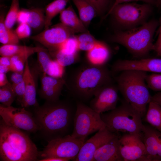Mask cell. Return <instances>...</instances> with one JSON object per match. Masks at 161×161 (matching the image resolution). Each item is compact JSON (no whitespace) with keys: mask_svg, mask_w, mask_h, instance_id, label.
Instances as JSON below:
<instances>
[{"mask_svg":"<svg viewBox=\"0 0 161 161\" xmlns=\"http://www.w3.org/2000/svg\"><path fill=\"white\" fill-rule=\"evenodd\" d=\"M76 110L68 100L46 101L35 107L34 117L42 137L47 142L71 135Z\"/></svg>","mask_w":161,"mask_h":161,"instance_id":"6da1fadb","label":"cell"},{"mask_svg":"<svg viewBox=\"0 0 161 161\" xmlns=\"http://www.w3.org/2000/svg\"><path fill=\"white\" fill-rule=\"evenodd\" d=\"M112 83L111 73L105 64L95 65L89 63L73 70L65 80V85L74 97L83 103Z\"/></svg>","mask_w":161,"mask_h":161,"instance_id":"7a4b0ae2","label":"cell"},{"mask_svg":"<svg viewBox=\"0 0 161 161\" xmlns=\"http://www.w3.org/2000/svg\"><path fill=\"white\" fill-rule=\"evenodd\" d=\"M38 153L35 144L27 134L1 120V160L35 161L38 160Z\"/></svg>","mask_w":161,"mask_h":161,"instance_id":"3957f363","label":"cell"},{"mask_svg":"<svg viewBox=\"0 0 161 161\" xmlns=\"http://www.w3.org/2000/svg\"><path fill=\"white\" fill-rule=\"evenodd\" d=\"M147 72L137 70L121 72L115 77L117 86L125 100L136 110L143 118L146 106L151 101V96L146 81Z\"/></svg>","mask_w":161,"mask_h":161,"instance_id":"277c9868","label":"cell"},{"mask_svg":"<svg viewBox=\"0 0 161 161\" xmlns=\"http://www.w3.org/2000/svg\"><path fill=\"white\" fill-rule=\"evenodd\" d=\"M158 25L157 21L152 20L138 27L117 32L110 40L124 46L135 58H146L154 50L153 37Z\"/></svg>","mask_w":161,"mask_h":161,"instance_id":"5b68a950","label":"cell"},{"mask_svg":"<svg viewBox=\"0 0 161 161\" xmlns=\"http://www.w3.org/2000/svg\"><path fill=\"white\" fill-rule=\"evenodd\" d=\"M111 131L135 134L143 136L144 125L140 114L125 100L121 105L101 116Z\"/></svg>","mask_w":161,"mask_h":161,"instance_id":"8992f818","label":"cell"},{"mask_svg":"<svg viewBox=\"0 0 161 161\" xmlns=\"http://www.w3.org/2000/svg\"><path fill=\"white\" fill-rule=\"evenodd\" d=\"M71 136L85 142L90 134L106 126L100 114L81 101H77Z\"/></svg>","mask_w":161,"mask_h":161,"instance_id":"52a82bcc","label":"cell"},{"mask_svg":"<svg viewBox=\"0 0 161 161\" xmlns=\"http://www.w3.org/2000/svg\"><path fill=\"white\" fill-rule=\"evenodd\" d=\"M151 4L124 3L110 9L104 18L111 15L118 25L130 29L145 23L152 11Z\"/></svg>","mask_w":161,"mask_h":161,"instance_id":"ba28073f","label":"cell"},{"mask_svg":"<svg viewBox=\"0 0 161 161\" xmlns=\"http://www.w3.org/2000/svg\"><path fill=\"white\" fill-rule=\"evenodd\" d=\"M85 142L69 135L48 142L43 150L38 153L42 159L57 157L75 161L79 151Z\"/></svg>","mask_w":161,"mask_h":161,"instance_id":"9c48e42d","label":"cell"},{"mask_svg":"<svg viewBox=\"0 0 161 161\" xmlns=\"http://www.w3.org/2000/svg\"><path fill=\"white\" fill-rule=\"evenodd\" d=\"M0 115L4 122L14 128L35 133L39 130L34 117L25 108L0 105Z\"/></svg>","mask_w":161,"mask_h":161,"instance_id":"30bf717a","label":"cell"},{"mask_svg":"<svg viewBox=\"0 0 161 161\" xmlns=\"http://www.w3.org/2000/svg\"><path fill=\"white\" fill-rule=\"evenodd\" d=\"M75 34L60 22L51 28L44 29L37 34L30 37V38L46 47L51 55L67 39Z\"/></svg>","mask_w":161,"mask_h":161,"instance_id":"8fae6325","label":"cell"},{"mask_svg":"<svg viewBox=\"0 0 161 161\" xmlns=\"http://www.w3.org/2000/svg\"><path fill=\"white\" fill-rule=\"evenodd\" d=\"M119 143L124 161H148L142 136L126 133L120 136Z\"/></svg>","mask_w":161,"mask_h":161,"instance_id":"7c38bea8","label":"cell"},{"mask_svg":"<svg viewBox=\"0 0 161 161\" xmlns=\"http://www.w3.org/2000/svg\"><path fill=\"white\" fill-rule=\"evenodd\" d=\"M118 134L110 131L106 126L100 129L84 143L75 161H93L95 151Z\"/></svg>","mask_w":161,"mask_h":161,"instance_id":"4fadbf2b","label":"cell"},{"mask_svg":"<svg viewBox=\"0 0 161 161\" xmlns=\"http://www.w3.org/2000/svg\"><path fill=\"white\" fill-rule=\"evenodd\" d=\"M118 91L117 86L112 83L105 86L95 93L90 101V107L100 114L114 109L119 100Z\"/></svg>","mask_w":161,"mask_h":161,"instance_id":"5bb4252c","label":"cell"},{"mask_svg":"<svg viewBox=\"0 0 161 161\" xmlns=\"http://www.w3.org/2000/svg\"><path fill=\"white\" fill-rule=\"evenodd\" d=\"M114 72L137 70L154 73H161V58H147L134 60H119L112 66Z\"/></svg>","mask_w":161,"mask_h":161,"instance_id":"9a60e30c","label":"cell"},{"mask_svg":"<svg viewBox=\"0 0 161 161\" xmlns=\"http://www.w3.org/2000/svg\"><path fill=\"white\" fill-rule=\"evenodd\" d=\"M41 72L37 64L35 68L31 69L28 61H27L24 72V79L25 84V92L21 105L24 108L33 106H38L36 99L37 80Z\"/></svg>","mask_w":161,"mask_h":161,"instance_id":"2e32d148","label":"cell"},{"mask_svg":"<svg viewBox=\"0 0 161 161\" xmlns=\"http://www.w3.org/2000/svg\"><path fill=\"white\" fill-rule=\"evenodd\" d=\"M142 133L148 161H161V132L151 125H144Z\"/></svg>","mask_w":161,"mask_h":161,"instance_id":"e0dca14e","label":"cell"},{"mask_svg":"<svg viewBox=\"0 0 161 161\" xmlns=\"http://www.w3.org/2000/svg\"><path fill=\"white\" fill-rule=\"evenodd\" d=\"M41 87L38 93L40 97L46 101H56L59 100L65 80L56 78L43 72L41 77Z\"/></svg>","mask_w":161,"mask_h":161,"instance_id":"ac0fdd59","label":"cell"},{"mask_svg":"<svg viewBox=\"0 0 161 161\" xmlns=\"http://www.w3.org/2000/svg\"><path fill=\"white\" fill-rule=\"evenodd\" d=\"M38 65L42 72L56 78H62L64 67L52 58L48 49L44 48L37 53Z\"/></svg>","mask_w":161,"mask_h":161,"instance_id":"d6986e66","label":"cell"},{"mask_svg":"<svg viewBox=\"0 0 161 161\" xmlns=\"http://www.w3.org/2000/svg\"><path fill=\"white\" fill-rule=\"evenodd\" d=\"M119 137L118 134L99 148L93 161H124L120 151Z\"/></svg>","mask_w":161,"mask_h":161,"instance_id":"ffe728a7","label":"cell"},{"mask_svg":"<svg viewBox=\"0 0 161 161\" xmlns=\"http://www.w3.org/2000/svg\"><path fill=\"white\" fill-rule=\"evenodd\" d=\"M61 23L75 33L89 31L78 16L71 5L60 13Z\"/></svg>","mask_w":161,"mask_h":161,"instance_id":"44dd1931","label":"cell"},{"mask_svg":"<svg viewBox=\"0 0 161 161\" xmlns=\"http://www.w3.org/2000/svg\"><path fill=\"white\" fill-rule=\"evenodd\" d=\"M87 52V58L89 63L95 65L105 64L110 56L109 47L106 44L100 41Z\"/></svg>","mask_w":161,"mask_h":161,"instance_id":"7402d4cb","label":"cell"},{"mask_svg":"<svg viewBox=\"0 0 161 161\" xmlns=\"http://www.w3.org/2000/svg\"><path fill=\"white\" fill-rule=\"evenodd\" d=\"M72 0L78 10L80 20L87 28L93 19L97 15L96 10L85 0Z\"/></svg>","mask_w":161,"mask_h":161,"instance_id":"603a6c76","label":"cell"},{"mask_svg":"<svg viewBox=\"0 0 161 161\" xmlns=\"http://www.w3.org/2000/svg\"><path fill=\"white\" fill-rule=\"evenodd\" d=\"M44 48L40 47H31L18 44L3 45L0 47V54L1 56L9 57L26 54L32 55Z\"/></svg>","mask_w":161,"mask_h":161,"instance_id":"cb8c5ba5","label":"cell"},{"mask_svg":"<svg viewBox=\"0 0 161 161\" xmlns=\"http://www.w3.org/2000/svg\"><path fill=\"white\" fill-rule=\"evenodd\" d=\"M70 0H55L45 7V24L44 29L49 27L53 18L63 10Z\"/></svg>","mask_w":161,"mask_h":161,"instance_id":"d4e9b609","label":"cell"},{"mask_svg":"<svg viewBox=\"0 0 161 161\" xmlns=\"http://www.w3.org/2000/svg\"><path fill=\"white\" fill-rule=\"evenodd\" d=\"M29 14L27 23L31 29L39 31L44 27L45 24V9L42 7H37L28 9Z\"/></svg>","mask_w":161,"mask_h":161,"instance_id":"484cf974","label":"cell"},{"mask_svg":"<svg viewBox=\"0 0 161 161\" xmlns=\"http://www.w3.org/2000/svg\"><path fill=\"white\" fill-rule=\"evenodd\" d=\"M145 119L150 125L161 132V106L151 101Z\"/></svg>","mask_w":161,"mask_h":161,"instance_id":"4316f807","label":"cell"},{"mask_svg":"<svg viewBox=\"0 0 161 161\" xmlns=\"http://www.w3.org/2000/svg\"><path fill=\"white\" fill-rule=\"evenodd\" d=\"M3 13L0 16V42L3 45L18 44L19 39L15 31L7 27L4 23Z\"/></svg>","mask_w":161,"mask_h":161,"instance_id":"83f0119b","label":"cell"},{"mask_svg":"<svg viewBox=\"0 0 161 161\" xmlns=\"http://www.w3.org/2000/svg\"><path fill=\"white\" fill-rule=\"evenodd\" d=\"M76 37L79 50L87 52L92 49L99 41L89 31L80 33Z\"/></svg>","mask_w":161,"mask_h":161,"instance_id":"f1b7e54d","label":"cell"},{"mask_svg":"<svg viewBox=\"0 0 161 161\" xmlns=\"http://www.w3.org/2000/svg\"><path fill=\"white\" fill-rule=\"evenodd\" d=\"M79 50L76 36L73 35L67 39L56 51L68 55H78Z\"/></svg>","mask_w":161,"mask_h":161,"instance_id":"f546056e","label":"cell"},{"mask_svg":"<svg viewBox=\"0 0 161 161\" xmlns=\"http://www.w3.org/2000/svg\"><path fill=\"white\" fill-rule=\"evenodd\" d=\"M16 96L10 83L0 88V102L2 105L10 106L13 103Z\"/></svg>","mask_w":161,"mask_h":161,"instance_id":"4dcf8cb0","label":"cell"},{"mask_svg":"<svg viewBox=\"0 0 161 161\" xmlns=\"http://www.w3.org/2000/svg\"><path fill=\"white\" fill-rule=\"evenodd\" d=\"M20 10L19 0H12L10 7L4 19L5 25L7 27L12 29L14 25Z\"/></svg>","mask_w":161,"mask_h":161,"instance_id":"1f68e13d","label":"cell"},{"mask_svg":"<svg viewBox=\"0 0 161 161\" xmlns=\"http://www.w3.org/2000/svg\"><path fill=\"white\" fill-rule=\"evenodd\" d=\"M31 55L30 54H26L10 57L11 71L23 72L26 62Z\"/></svg>","mask_w":161,"mask_h":161,"instance_id":"d6a6232c","label":"cell"},{"mask_svg":"<svg viewBox=\"0 0 161 161\" xmlns=\"http://www.w3.org/2000/svg\"><path fill=\"white\" fill-rule=\"evenodd\" d=\"M92 6L97 15H102L112 6L114 0H85Z\"/></svg>","mask_w":161,"mask_h":161,"instance_id":"836d02e7","label":"cell"},{"mask_svg":"<svg viewBox=\"0 0 161 161\" xmlns=\"http://www.w3.org/2000/svg\"><path fill=\"white\" fill-rule=\"evenodd\" d=\"M146 81L149 88L154 91L161 92V74L154 73L147 75Z\"/></svg>","mask_w":161,"mask_h":161,"instance_id":"e575fe53","label":"cell"},{"mask_svg":"<svg viewBox=\"0 0 161 161\" xmlns=\"http://www.w3.org/2000/svg\"><path fill=\"white\" fill-rule=\"evenodd\" d=\"M31 28L27 23L19 24L15 32L19 39L30 37Z\"/></svg>","mask_w":161,"mask_h":161,"instance_id":"d590c367","label":"cell"},{"mask_svg":"<svg viewBox=\"0 0 161 161\" xmlns=\"http://www.w3.org/2000/svg\"><path fill=\"white\" fill-rule=\"evenodd\" d=\"M12 87L16 96L18 103L21 105L25 92V84L24 79L21 83L16 84H12Z\"/></svg>","mask_w":161,"mask_h":161,"instance_id":"8d00e7d4","label":"cell"},{"mask_svg":"<svg viewBox=\"0 0 161 161\" xmlns=\"http://www.w3.org/2000/svg\"><path fill=\"white\" fill-rule=\"evenodd\" d=\"M29 16V14L28 9H21L18 13L16 21L19 24L23 23H27Z\"/></svg>","mask_w":161,"mask_h":161,"instance_id":"74e56055","label":"cell"},{"mask_svg":"<svg viewBox=\"0 0 161 161\" xmlns=\"http://www.w3.org/2000/svg\"><path fill=\"white\" fill-rule=\"evenodd\" d=\"M24 72H13L10 77L12 84L19 83L24 80Z\"/></svg>","mask_w":161,"mask_h":161,"instance_id":"f35d334b","label":"cell"},{"mask_svg":"<svg viewBox=\"0 0 161 161\" xmlns=\"http://www.w3.org/2000/svg\"><path fill=\"white\" fill-rule=\"evenodd\" d=\"M143 1L145 3H148L152 5H157L156 0H114V2L112 6L110 9L113 8L119 4L124 3H127L133 1Z\"/></svg>","mask_w":161,"mask_h":161,"instance_id":"ab89813d","label":"cell"},{"mask_svg":"<svg viewBox=\"0 0 161 161\" xmlns=\"http://www.w3.org/2000/svg\"><path fill=\"white\" fill-rule=\"evenodd\" d=\"M0 65L7 66L10 68L11 69V62L10 57L1 56L0 58Z\"/></svg>","mask_w":161,"mask_h":161,"instance_id":"60d3db41","label":"cell"},{"mask_svg":"<svg viewBox=\"0 0 161 161\" xmlns=\"http://www.w3.org/2000/svg\"><path fill=\"white\" fill-rule=\"evenodd\" d=\"M157 55L161 57V38L157 39L156 43L154 44V49Z\"/></svg>","mask_w":161,"mask_h":161,"instance_id":"b9f144b4","label":"cell"},{"mask_svg":"<svg viewBox=\"0 0 161 161\" xmlns=\"http://www.w3.org/2000/svg\"><path fill=\"white\" fill-rule=\"evenodd\" d=\"M6 74L0 73V86H4L9 83Z\"/></svg>","mask_w":161,"mask_h":161,"instance_id":"7bdbcfd3","label":"cell"},{"mask_svg":"<svg viewBox=\"0 0 161 161\" xmlns=\"http://www.w3.org/2000/svg\"><path fill=\"white\" fill-rule=\"evenodd\" d=\"M151 101L161 106V92L157 93L151 97Z\"/></svg>","mask_w":161,"mask_h":161,"instance_id":"ee69618b","label":"cell"},{"mask_svg":"<svg viewBox=\"0 0 161 161\" xmlns=\"http://www.w3.org/2000/svg\"><path fill=\"white\" fill-rule=\"evenodd\" d=\"M39 161H68L69 160L67 159L60 158L57 157H50L41 159Z\"/></svg>","mask_w":161,"mask_h":161,"instance_id":"f6af8a7d","label":"cell"},{"mask_svg":"<svg viewBox=\"0 0 161 161\" xmlns=\"http://www.w3.org/2000/svg\"><path fill=\"white\" fill-rule=\"evenodd\" d=\"M10 71H11L10 68L7 66L0 65V73L6 74Z\"/></svg>","mask_w":161,"mask_h":161,"instance_id":"bcb514c9","label":"cell"},{"mask_svg":"<svg viewBox=\"0 0 161 161\" xmlns=\"http://www.w3.org/2000/svg\"><path fill=\"white\" fill-rule=\"evenodd\" d=\"M161 38V22L160 24V27L159 30L158 32V35L157 39L160 38Z\"/></svg>","mask_w":161,"mask_h":161,"instance_id":"7dc6e473","label":"cell"},{"mask_svg":"<svg viewBox=\"0 0 161 161\" xmlns=\"http://www.w3.org/2000/svg\"><path fill=\"white\" fill-rule=\"evenodd\" d=\"M157 2V6L159 7H161V0H156Z\"/></svg>","mask_w":161,"mask_h":161,"instance_id":"c3c4849f","label":"cell"},{"mask_svg":"<svg viewBox=\"0 0 161 161\" xmlns=\"http://www.w3.org/2000/svg\"><path fill=\"white\" fill-rule=\"evenodd\" d=\"M47 0H38V1L42 3H44L47 2Z\"/></svg>","mask_w":161,"mask_h":161,"instance_id":"681fc988","label":"cell"}]
</instances>
